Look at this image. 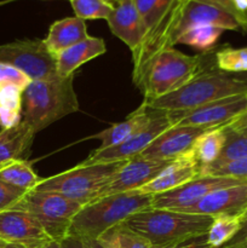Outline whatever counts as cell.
Masks as SVG:
<instances>
[{"instance_id": "24", "label": "cell", "mask_w": 247, "mask_h": 248, "mask_svg": "<svg viewBox=\"0 0 247 248\" xmlns=\"http://www.w3.org/2000/svg\"><path fill=\"white\" fill-rule=\"evenodd\" d=\"M225 143L224 126L208 128L207 131L199 136L191 149L189 150L190 156L195 160L201 170L212 165L219 156Z\"/></svg>"}, {"instance_id": "34", "label": "cell", "mask_w": 247, "mask_h": 248, "mask_svg": "<svg viewBox=\"0 0 247 248\" xmlns=\"http://www.w3.org/2000/svg\"><path fill=\"white\" fill-rule=\"evenodd\" d=\"M27 193L28 191L9 186L0 181V212L14 208Z\"/></svg>"}, {"instance_id": "38", "label": "cell", "mask_w": 247, "mask_h": 248, "mask_svg": "<svg viewBox=\"0 0 247 248\" xmlns=\"http://www.w3.org/2000/svg\"><path fill=\"white\" fill-rule=\"evenodd\" d=\"M228 127L232 128V130L237 131V132L247 133V111H245L244 114H241L240 116H237L236 119L232 121V123L228 124Z\"/></svg>"}, {"instance_id": "15", "label": "cell", "mask_w": 247, "mask_h": 248, "mask_svg": "<svg viewBox=\"0 0 247 248\" xmlns=\"http://www.w3.org/2000/svg\"><path fill=\"white\" fill-rule=\"evenodd\" d=\"M208 128L174 125L155 138L139 155L150 160H176L188 153L199 136Z\"/></svg>"}, {"instance_id": "37", "label": "cell", "mask_w": 247, "mask_h": 248, "mask_svg": "<svg viewBox=\"0 0 247 248\" xmlns=\"http://www.w3.org/2000/svg\"><path fill=\"white\" fill-rule=\"evenodd\" d=\"M232 14L240 23L242 33L247 34V0H230Z\"/></svg>"}, {"instance_id": "2", "label": "cell", "mask_w": 247, "mask_h": 248, "mask_svg": "<svg viewBox=\"0 0 247 248\" xmlns=\"http://www.w3.org/2000/svg\"><path fill=\"white\" fill-rule=\"evenodd\" d=\"M77 110L79 101L74 89V75L55 74L45 79L31 80L23 91L22 120L35 135Z\"/></svg>"}, {"instance_id": "26", "label": "cell", "mask_w": 247, "mask_h": 248, "mask_svg": "<svg viewBox=\"0 0 247 248\" xmlns=\"http://www.w3.org/2000/svg\"><path fill=\"white\" fill-rule=\"evenodd\" d=\"M224 130L225 143L219 156L212 165L201 170L200 174H207L224 165L247 157V133L237 132L228 127L227 125H224Z\"/></svg>"}, {"instance_id": "11", "label": "cell", "mask_w": 247, "mask_h": 248, "mask_svg": "<svg viewBox=\"0 0 247 248\" xmlns=\"http://www.w3.org/2000/svg\"><path fill=\"white\" fill-rule=\"evenodd\" d=\"M247 181L229 178V177H218L212 174H200L191 181L166 191L153 196V208H165L184 212L188 208L195 206L206 195L217 189L236 186Z\"/></svg>"}, {"instance_id": "4", "label": "cell", "mask_w": 247, "mask_h": 248, "mask_svg": "<svg viewBox=\"0 0 247 248\" xmlns=\"http://www.w3.org/2000/svg\"><path fill=\"white\" fill-rule=\"evenodd\" d=\"M246 92L247 79L245 78L235 77L219 69H206L177 91L152 101H143L142 104L156 110H189Z\"/></svg>"}, {"instance_id": "17", "label": "cell", "mask_w": 247, "mask_h": 248, "mask_svg": "<svg viewBox=\"0 0 247 248\" xmlns=\"http://www.w3.org/2000/svg\"><path fill=\"white\" fill-rule=\"evenodd\" d=\"M247 210V182L217 189L212 191L195 206L184 212L205 215L210 217L232 216L240 217Z\"/></svg>"}, {"instance_id": "16", "label": "cell", "mask_w": 247, "mask_h": 248, "mask_svg": "<svg viewBox=\"0 0 247 248\" xmlns=\"http://www.w3.org/2000/svg\"><path fill=\"white\" fill-rule=\"evenodd\" d=\"M107 22L111 33L127 45L132 58L136 57L144 43L145 29L133 0L116 1Z\"/></svg>"}, {"instance_id": "13", "label": "cell", "mask_w": 247, "mask_h": 248, "mask_svg": "<svg viewBox=\"0 0 247 248\" xmlns=\"http://www.w3.org/2000/svg\"><path fill=\"white\" fill-rule=\"evenodd\" d=\"M172 161L173 160H150L139 155L126 160L102 189L97 199L137 190L156 178L169 165L172 164Z\"/></svg>"}, {"instance_id": "31", "label": "cell", "mask_w": 247, "mask_h": 248, "mask_svg": "<svg viewBox=\"0 0 247 248\" xmlns=\"http://www.w3.org/2000/svg\"><path fill=\"white\" fill-rule=\"evenodd\" d=\"M217 69L225 73L247 72V46L246 47H223L215 55Z\"/></svg>"}, {"instance_id": "35", "label": "cell", "mask_w": 247, "mask_h": 248, "mask_svg": "<svg viewBox=\"0 0 247 248\" xmlns=\"http://www.w3.org/2000/svg\"><path fill=\"white\" fill-rule=\"evenodd\" d=\"M207 174L247 181V157H244L241 160H237V161L224 165V166L219 167V169L213 170V171H211Z\"/></svg>"}, {"instance_id": "9", "label": "cell", "mask_w": 247, "mask_h": 248, "mask_svg": "<svg viewBox=\"0 0 247 248\" xmlns=\"http://www.w3.org/2000/svg\"><path fill=\"white\" fill-rule=\"evenodd\" d=\"M247 111V92L217 99L189 110L166 111L172 126H194L213 128L228 125Z\"/></svg>"}, {"instance_id": "25", "label": "cell", "mask_w": 247, "mask_h": 248, "mask_svg": "<svg viewBox=\"0 0 247 248\" xmlns=\"http://www.w3.org/2000/svg\"><path fill=\"white\" fill-rule=\"evenodd\" d=\"M23 91L17 85L0 84V126L9 128L22 121Z\"/></svg>"}, {"instance_id": "21", "label": "cell", "mask_w": 247, "mask_h": 248, "mask_svg": "<svg viewBox=\"0 0 247 248\" xmlns=\"http://www.w3.org/2000/svg\"><path fill=\"white\" fill-rule=\"evenodd\" d=\"M87 27L84 19L79 17H67L51 24L44 45L52 57L65 48L89 38Z\"/></svg>"}, {"instance_id": "40", "label": "cell", "mask_w": 247, "mask_h": 248, "mask_svg": "<svg viewBox=\"0 0 247 248\" xmlns=\"http://www.w3.org/2000/svg\"><path fill=\"white\" fill-rule=\"evenodd\" d=\"M61 245H62L63 248H87L81 239L77 236H72V235H68L67 237H64L61 241Z\"/></svg>"}, {"instance_id": "43", "label": "cell", "mask_w": 247, "mask_h": 248, "mask_svg": "<svg viewBox=\"0 0 247 248\" xmlns=\"http://www.w3.org/2000/svg\"><path fill=\"white\" fill-rule=\"evenodd\" d=\"M240 220H241V229H240V232H237L236 235L244 234V232H247V210L240 216ZM236 235H235V236H236Z\"/></svg>"}, {"instance_id": "48", "label": "cell", "mask_w": 247, "mask_h": 248, "mask_svg": "<svg viewBox=\"0 0 247 248\" xmlns=\"http://www.w3.org/2000/svg\"><path fill=\"white\" fill-rule=\"evenodd\" d=\"M0 4H1V2H0Z\"/></svg>"}, {"instance_id": "18", "label": "cell", "mask_w": 247, "mask_h": 248, "mask_svg": "<svg viewBox=\"0 0 247 248\" xmlns=\"http://www.w3.org/2000/svg\"><path fill=\"white\" fill-rule=\"evenodd\" d=\"M210 24V26L219 27L224 31H242L241 26L237 19L230 12L217 5L208 2L189 0L182 14L178 28L176 31V40L184 31L194 26Z\"/></svg>"}, {"instance_id": "47", "label": "cell", "mask_w": 247, "mask_h": 248, "mask_svg": "<svg viewBox=\"0 0 247 248\" xmlns=\"http://www.w3.org/2000/svg\"><path fill=\"white\" fill-rule=\"evenodd\" d=\"M1 167H2V166H0V169H1Z\"/></svg>"}, {"instance_id": "8", "label": "cell", "mask_w": 247, "mask_h": 248, "mask_svg": "<svg viewBox=\"0 0 247 248\" xmlns=\"http://www.w3.org/2000/svg\"><path fill=\"white\" fill-rule=\"evenodd\" d=\"M81 207L60 194L31 190L14 208L31 213L52 241L61 242L69 234L73 219Z\"/></svg>"}, {"instance_id": "30", "label": "cell", "mask_w": 247, "mask_h": 248, "mask_svg": "<svg viewBox=\"0 0 247 248\" xmlns=\"http://www.w3.org/2000/svg\"><path fill=\"white\" fill-rule=\"evenodd\" d=\"M241 229L240 217L232 216H219L213 218L210 229L207 232V244L212 248H222Z\"/></svg>"}, {"instance_id": "3", "label": "cell", "mask_w": 247, "mask_h": 248, "mask_svg": "<svg viewBox=\"0 0 247 248\" xmlns=\"http://www.w3.org/2000/svg\"><path fill=\"white\" fill-rule=\"evenodd\" d=\"M212 222L210 216L150 207L130 216L125 224L157 247L207 234Z\"/></svg>"}, {"instance_id": "36", "label": "cell", "mask_w": 247, "mask_h": 248, "mask_svg": "<svg viewBox=\"0 0 247 248\" xmlns=\"http://www.w3.org/2000/svg\"><path fill=\"white\" fill-rule=\"evenodd\" d=\"M152 248H212L207 244V234L201 236L191 237V239L184 240V241L176 242V244L166 245V246H157Z\"/></svg>"}, {"instance_id": "44", "label": "cell", "mask_w": 247, "mask_h": 248, "mask_svg": "<svg viewBox=\"0 0 247 248\" xmlns=\"http://www.w3.org/2000/svg\"><path fill=\"white\" fill-rule=\"evenodd\" d=\"M38 248H63V247H62V245H61V242L51 241V242H48V244L44 245V246L38 247Z\"/></svg>"}, {"instance_id": "42", "label": "cell", "mask_w": 247, "mask_h": 248, "mask_svg": "<svg viewBox=\"0 0 247 248\" xmlns=\"http://www.w3.org/2000/svg\"><path fill=\"white\" fill-rule=\"evenodd\" d=\"M81 240L87 248H106L104 246H102L97 240H93V239H81Z\"/></svg>"}, {"instance_id": "22", "label": "cell", "mask_w": 247, "mask_h": 248, "mask_svg": "<svg viewBox=\"0 0 247 248\" xmlns=\"http://www.w3.org/2000/svg\"><path fill=\"white\" fill-rule=\"evenodd\" d=\"M152 114L153 109L148 108V107L142 104L137 110L130 114L124 121L115 124V125L110 126L107 130L92 136V138L101 140V145L97 149L103 150L120 145L121 143H124L128 138L132 137L136 132H138L140 128L144 127L149 123Z\"/></svg>"}, {"instance_id": "5", "label": "cell", "mask_w": 247, "mask_h": 248, "mask_svg": "<svg viewBox=\"0 0 247 248\" xmlns=\"http://www.w3.org/2000/svg\"><path fill=\"white\" fill-rule=\"evenodd\" d=\"M153 196L137 191L114 194L82 206L70 225L69 234L79 239L97 240L103 232L124 223L130 216L150 208Z\"/></svg>"}, {"instance_id": "1", "label": "cell", "mask_w": 247, "mask_h": 248, "mask_svg": "<svg viewBox=\"0 0 247 248\" xmlns=\"http://www.w3.org/2000/svg\"><path fill=\"white\" fill-rule=\"evenodd\" d=\"M145 38L139 52L132 58V81L139 89L145 73L159 53L176 45V31L188 0H133Z\"/></svg>"}, {"instance_id": "46", "label": "cell", "mask_w": 247, "mask_h": 248, "mask_svg": "<svg viewBox=\"0 0 247 248\" xmlns=\"http://www.w3.org/2000/svg\"><path fill=\"white\" fill-rule=\"evenodd\" d=\"M106 1H108V2H110V4H115L116 1H119V0H106Z\"/></svg>"}, {"instance_id": "20", "label": "cell", "mask_w": 247, "mask_h": 248, "mask_svg": "<svg viewBox=\"0 0 247 248\" xmlns=\"http://www.w3.org/2000/svg\"><path fill=\"white\" fill-rule=\"evenodd\" d=\"M107 47L103 39L89 36L85 40L65 48L56 55L55 65L56 73L60 77L74 75L75 70L84 63L106 53Z\"/></svg>"}, {"instance_id": "39", "label": "cell", "mask_w": 247, "mask_h": 248, "mask_svg": "<svg viewBox=\"0 0 247 248\" xmlns=\"http://www.w3.org/2000/svg\"><path fill=\"white\" fill-rule=\"evenodd\" d=\"M222 248H247V232L236 235Z\"/></svg>"}, {"instance_id": "19", "label": "cell", "mask_w": 247, "mask_h": 248, "mask_svg": "<svg viewBox=\"0 0 247 248\" xmlns=\"http://www.w3.org/2000/svg\"><path fill=\"white\" fill-rule=\"evenodd\" d=\"M198 176H200V166L189 153H185L173 160L172 164L169 165L156 178L135 191L154 196L172 190Z\"/></svg>"}, {"instance_id": "14", "label": "cell", "mask_w": 247, "mask_h": 248, "mask_svg": "<svg viewBox=\"0 0 247 248\" xmlns=\"http://www.w3.org/2000/svg\"><path fill=\"white\" fill-rule=\"evenodd\" d=\"M0 240L22 248H38L52 241L31 213L16 208L0 212Z\"/></svg>"}, {"instance_id": "7", "label": "cell", "mask_w": 247, "mask_h": 248, "mask_svg": "<svg viewBox=\"0 0 247 248\" xmlns=\"http://www.w3.org/2000/svg\"><path fill=\"white\" fill-rule=\"evenodd\" d=\"M125 161L79 164L56 176L43 178L34 190L50 191L70 199L81 206L97 199L102 189Z\"/></svg>"}, {"instance_id": "6", "label": "cell", "mask_w": 247, "mask_h": 248, "mask_svg": "<svg viewBox=\"0 0 247 248\" xmlns=\"http://www.w3.org/2000/svg\"><path fill=\"white\" fill-rule=\"evenodd\" d=\"M203 70L206 68L202 56H189L169 47L153 61L139 90L144 101L160 98L179 90Z\"/></svg>"}, {"instance_id": "23", "label": "cell", "mask_w": 247, "mask_h": 248, "mask_svg": "<svg viewBox=\"0 0 247 248\" xmlns=\"http://www.w3.org/2000/svg\"><path fill=\"white\" fill-rule=\"evenodd\" d=\"M35 133L23 120L17 125L0 131V166L22 160L33 143Z\"/></svg>"}, {"instance_id": "27", "label": "cell", "mask_w": 247, "mask_h": 248, "mask_svg": "<svg viewBox=\"0 0 247 248\" xmlns=\"http://www.w3.org/2000/svg\"><path fill=\"white\" fill-rule=\"evenodd\" d=\"M41 179L26 160H16L0 169V181L22 190H34Z\"/></svg>"}, {"instance_id": "29", "label": "cell", "mask_w": 247, "mask_h": 248, "mask_svg": "<svg viewBox=\"0 0 247 248\" xmlns=\"http://www.w3.org/2000/svg\"><path fill=\"white\" fill-rule=\"evenodd\" d=\"M224 29L210 24L194 26L184 31L177 38L176 44H184L193 48L200 50L201 52H210L219 40Z\"/></svg>"}, {"instance_id": "33", "label": "cell", "mask_w": 247, "mask_h": 248, "mask_svg": "<svg viewBox=\"0 0 247 248\" xmlns=\"http://www.w3.org/2000/svg\"><path fill=\"white\" fill-rule=\"evenodd\" d=\"M31 81V78L21 69L14 67V65L0 63V84L9 82V84L17 85L22 90H26Z\"/></svg>"}, {"instance_id": "12", "label": "cell", "mask_w": 247, "mask_h": 248, "mask_svg": "<svg viewBox=\"0 0 247 248\" xmlns=\"http://www.w3.org/2000/svg\"><path fill=\"white\" fill-rule=\"evenodd\" d=\"M171 126L172 124L169 120L166 111L153 109L149 123L144 127L140 128L138 132H136L132 137L116 147L103 150H93L92 154H90V156L82 162L84 164H97V162L126 161V160L132 159V157L142 154L155 138L159 137Z\"/></svg>"}, {"instance_id": "41", "label": "cell", "mask_w": 247, "mask_h": 248, "mask_svg": "<svg viewBox=\"0 0 247 248\" xmlns=\"http://www.w3.org/2000/svg\"><path fill=\"white\" fill-rule=\"evenodd\" d=\"M195 1H202V2H208V4L217 5V6H220V7H223L224 10H227L228 12H230V14L234 16V14H232V1H230V0H195Z\"/></svg>"}, {"instance_id": "10", "label": "cell", "mask_w": 247, "mask_h": 248, "mask_svg": "<svg viewBox=\"0 0 247 248\" xmlns=\"http://www.w3.org/2000/svg\"><path fill=\"white\" fill-rule=\"evenodd\" d=\"M0 63L14 65L31 80L57 74L55 58L48 53L43 40H16L0 45Z\"/></svg>"}, {"instance_id": "32", "label": "cell", "mask_w": 247, "mask_h": 248, "mask_svg": "<svg viewBox=\"0 0 247 248\" xmlns=\"http://www.w3.org/2000/svg\"><path fill=\"white\" fill-rule=\"evenodd\" d=\"M75 16L84 19H108L114 5L106 0H69Z\"/></svg>"}, {"instance_id": "45", "label": "cell", "mask_w": 247, "mask_h": 248, "mask_svg": "<svg viewBox=\"0 0 247 248\" xmlns=\"http://www.w3.org/2000/svg\"><path fill=\"white\" fill-rule=\"evenodd\" d=\"M0 248H22V247L16 246V245H10V244H7V242L0 240Z\"/></svg>"}, {"instance_id": "28", "label": "cell", "mask_w": 247, "mask_h": 248, "mask_svg": "<svg viewBox=\"0 0 247 248\" xmlns=\"http://www.w3.org/2000/svg\"><path fill=\"white\" fill-rule=\"evenodd\" d=\"M97 241L106 248H152L148 240L130 229L125 222L107 230Z\"/></svg>"}]
</instances>
